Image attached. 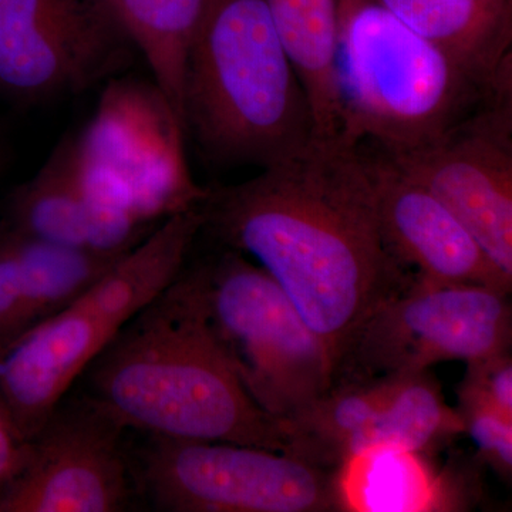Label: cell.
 Returning <instances> with one entry per match:
<instances>
[{
	"instance_id": "6da1fadb",
	"label": "cell",
	"mask_w": 512,
	"mask_h": 512,
	"mask_svg": "<svg viewBox=\"0 0 512 512\" xmlns=\"http://www.w3.org/2000/svg\"><path fill=\"white\" fill-rule=\"evenodd\" d=\"M202 231L281 286L333 375L369 316L413 281L377 217L365 148L315 141L237 185L208 188Z\"/></svg>"
},
{
	"instance_id": "7a4b0ae2",
	"label": "cell",
	"mask_w": 512,
	"mask_h": 512,
	"mask_svg": "<svg viewBox=\"0 0 512 512\" xmlns=\"http://www.w3.org/2000/svg\"><path fill=\"white\" fill-rule=\"evenodd\" d=\"M84 372L87 394L126 429L288 453L281 420L252 400L215 340L200 262L128 320Z\"/></svg>"
},
{
	"instance_id": "3957f363",
	"label": "cell",
	"mask_w": 512,
	"mask_h": 512,
	"mask_svg": "<svg viewBox=\"0 0 512 512\" xmlns=\"http://www.w3.org/2000/svg\"><path fill=\"white\" fill-rule=\"evenodd\" d=\"M184 121L220 164L265 168L318 141L268 0H205L185 67Z\"/></svg>"
},
{
	"instance_id": "277c9868",
	"label": "cell",
	"mask_w": 512,
	"mask_h": 512,
	"mask_svg": "<svg viewBox=\"0 0 512 512\" xmlns=\"http://www.w3.org/2000/svg\"><path fill=\"white\" fill-rule=\"evenodd\" d=\"M493 84L444 47L414 32L379 0H340L335 53L339 141L372 143L389 156L434 143Z\"/></svg>"
},
{
	"instance_id": "5b68a950",
	"label": "cell",
	"mask_w": 512,
	"mask_h": 512,
	"mask_svg": "<svg viewBox=\"0 0 512 512\" xmlns=\"http://www.w3.org/2000/svg\"><path fill=\"white\" fill-rule=\"evenodd\" d=\"M183 124L154 82L117 76L77 134L80 183L93 215V249L126 254L167 218L208 195L192 177Z\"/></svg>"
},
{
	"instance_id": "8992f818",
	"label": "cell",
	"mask_w": 512,
	"mask_h": 512,
	"mask_svg": "<svg viewBox=\"0 0 512 512\" xmlns=\"http://www.w3.org/2000/svg\"><path fill=\"white\" fill-rule=\"evenodd\" d=\"M200 211L175 214L120 258L79 301L37 323L0 355V396L30 440L117 332L187 264Z\"/></svg>"
},
{
	"instance_id": "52a82bcc",
	"label": "cell",
	"mask_w": 512,
	"mask_h": 512,
	"mask_svg": "<svg viewBox=\"0 0 512 512\" xmlns=\"http://www.w3.org/2000/svg\"><path fill=\"white\" fill-rule=\"evenodd\" d=\"M200 268L215 340L264 412L291 419L328 392L332 367L325 348L261 266L224 248Z\"/></svg>"
},
{
	"instance_id": "ba28073f",
	"label": "cell",
	"mask_w": 512,
	"mask_h": 512,
	"mask_svg": "<svg viewBox=\"0 0 512 512\" xmlns=\"http://www.w3.org/2000/svg\"><path fill=\"white\" fill-rule=\"evenodd\" d=\"M141 460L144 487L165 511L349 510L342 470L282 451L151 436Z\"/></svg>"
},
{
	"instance_id": "9c48e42d",
	"label": "cell",
	"mask_w": 512,
	"mask_h": 512,
	"mask_svg": "<svg viewBox=\"0 0 512 512\" xmlns=\"http://www.w3.org/2000/svg\"><path fill=\"white\" fill-rule=\"evenodd\" d=\"M507 293L436 284L414 275L357 330L333 382L414 373L451 360L471 363L511 350Z\"/></svg>"
},
{
	"instance_id": "30bf717a",
	"label": "cell",
	"mask_w": 512,
	"mask_h": 512,
	"mask_svg": "<svg viewBox=\"0 0 512 512\" xmlns=\"http://www.w3.org/2000/svg\"><path fill=\"white\" fill-rule=\"evenodd\" d=\"M281 423L288 454L333 470L386 451L429 454L464 434L429 370L332 384Z\"/></svg>"
},
{
	"instance_id": "8fae6325",
	"label": "cell",
	"mask_w": 512,
	"mask_h": 512,
	"mask_svg": "<svg viewBox=\"0 0 512 512\" xmlns=\"http://www.w3.org/2000/svg\"><path fill=\"white\" fill-rule=\"evenodd\" d=\"M136 53L109 0H0V97L19 106L107 83Z\"/></svg>"
},
{
	"instance_id": "7c38bea8",
	"label": "cell",
	"mask_w": 512,
	"mask_h": 512,
	"mask_svg": "<svg viewBox=\"0 0 512 512\" xmlns=\"http://www.w3.org/2000/svg\"><path fill=\"white\" fill-rule=\"evenodd\" d=\"M389 157L457 215L512 281V76L439 140Z\"/></svg>"
},
{
	"instance_id": "4fadbf2b",
	"label": "cell",
	"mask_w": 512,
	"mask_h": 512,
	"mask_svg": "<svg viewBox=\"0 0 512 512\" xmlns=\"http://www.w3.org/2000/svg\"><path fill=\"white\" fill-rule=\"evenodd\" d=\"M127 430L89 394L60 400L0 490V512H116L131 498Z\"/></svg>"
},
{
	"instance_id": "5bb4252c",
	"label": "cell",
	"mask_w": 512,
	"mask_h": 512,
	"mask_svg": "<svg viewBox=\"0 0 512 512\" xmlns=\"http://www.w3.org/2000/svg\"><path fill=\"white\" fill-rule=\"evenodd\" d=\"M366 156L384 238L414 275L436 284L485 286L510 295L512 281L440 198L382 151H366Z\"/></svg>"
},
{
	"instance_id": "9a60e30c",
	"label": "cell",
	"mask_w": 512,
	"mask_h": 512,
	"mask_svg": "<svg viewBox=\"0 0 512 512\" xmlns=\"http://www.w3.org/2000/svg\"><path fill=\"white\" fill-rule=\"evenodd\" d=\"M404 25L456 56L484 82L512 72L511 0H379Z\"/></svg>"
},
{
	"instance_id": "2e32d148",
	"label": "cell",
	"mask_w": 512,
	"mask_h": 512,
	"mask_svg": "<svg viewBox=\"0 0 512 512\" xmlns=\"http://www.w3.org/2000/svg\"><path fill=\"white\" fill-rule=\"evenodd\" d=\"M2 222L28 237L93 249V215L80 183L76 136L62 138L42 168L12 192Z\"/></svg>"
},
{
	"instance_id": "e0dca14e",
	"label": "cell",
	"mask_w": 512,
	"mask_h": 512,
	"mask_svg": "<svg viewBox=\"0 0 512 512\" xmlns=\"http://www.w3.org/2000/svg\"><path fill=\"white\" fill-rule=\"evenodd\" d=\"M340 0H268L276 30L311 106L316 140L339 138L335 53Z\"/></svg>"
},
{
	"instance_id": "ac0fdd59",
	"label": "cell",
	"mask_w": 512,
	"mask_h": 512,
	"mask_svg": "<svg viewBox=\"0 0 512 512\" xmlns=\"http://www.w3.org/2000/svg\"><path fill=\"white\" fill-rule=\"evenodd\" d=\"M18 261L29 329L72 306L127 254L56 244L0 224Z\"/></svg>"
},
{
	"instance_id": "d6986e66",
	"label": "cell",
	"mask_w": 512,
	"mask_h": 512,
	"mask_svg": "<svg viewBox=\"0 0 512 512\" xmlns=\"http://www.w3.org/2000/svg\"><path fill=\"white\" fill-rule=\"evenodd\" d=\"M204 2L109 0L137 52L147 60L153 82L170 101L184 130L185 67Z\"/></svg>"
},
{
	"instance_id": "ffe728a7",
	"label": "cell",
	"mask_w": 512,
	"mask_h": 512,
	"mask_svg": "<svg viewBox=\"0 0 512 512\" xmlns=\"http://www.w3.org/2000/svg\"><path fill=\"white\" fill-rule=\"evenodd\" d=\"M457 397V412L463 421L464 433L476 444L481 461L511 483L512 417L498 412L466 387L458 386Z\"/></svg>"
},
{
	"instance_id": "44dd1931",
	"label": "cell",
	"mask_w": 512,
	"mask_h": 512,
	"mask_svg": "<svg viewBox=\"0 0 512 512\" xmlns=\"http://www.w3.org/2000/svg\"><path fill=\"white\" fill-rule=\"evenodd\" d=\"M28 330L18 261L8 237L0 229V355Z\"/></svg>"
},
{
	"instance_id": "7402d4cb",
	"label": "cell",
	"mask_w": 512,
	"mask_h": 512,
	"mask_svg": "<svg viewBox=\"0 0 512 512\" xmlns=\"http://www.w3.org/2000/svg\"><path fill=\"white\" fill-rule=\"evenodd\" d=\"M461 387L487 400L498 412L512 417V357L510 350L467 363Z\"/></svg>"
},
{
	"instance_id": "603a6c76",
	"label": "cell",
	"mask_w": 512,
	"mask_h": 512,
	"mask_svg": "<svg viewBox=\"0 0 512 512\" xmlns=\"http://www.w3.org/2000/svg\"><path fill=\"white\" fill-rule=\"evenodd\" d=\"M28 450L29 441L20 436L0 396V490L19 473L25 464Z\"/></svg>"
},
{
	"instance_id": "cb8c5ba5",
	"label": "cell",
	"mask_w": 512,
	"mask_h": 512,
	"mask_svg": "<svg viewBox=\"0 0 512 512\" xmlns=\"http://www.w3.org/2000/svg\"><path fill=\"white\" fill-rule=\"evenodd\" d=\"M3 154H5V151H3L2 138H0V167H2L3 163Z\"/></svg>"
}]
</instances>
